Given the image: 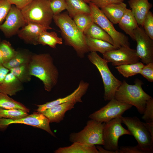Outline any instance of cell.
Instances as JSON below:
<instances>
[{"label": "cell", "instance_id": "cell-1", "mask_svg": "<svg viewBox=\"0 0 153 153\" xmlns=\"http://www.w3.org/2000/svg\"><path fill=\"white\" fill-rule=\"evenodd\" d=\"M29 68L31 75L42 82L46 91L50 92L57 84L59 72L49 54H32Z\"/></svg>", "mask_w": 153, "mask_h": 153}, {"label": "cell", "instance_id": "cell-2", "mask_svg": "<svg viewBox=\"0 0 153 153\" xmlns=\"http://www.w3.org/2000/svg\"><path fill=\"white\" fill-rule=\"evenodd\" d=\"M53 20L60 29L61 36L67 45L72 47L81 58L89 52L87 46L85 36L77 27L73 19L67 13L53 15Z\"/></svg>", "mask_w": 153, "mask_h": 153}, {"label": "cell", "instance_id": "cell-3", "mask_svg": "<svg viewBox=\"0 0 153 153\" xmlns=\"http://www.w3.org/2000/svg\"><path fill=\"white\" fill-rule=\"evenodd\" d=\"M134 83L129 84L123 80L116 92L114 98L134 106L139 113L143 114L147 101L152 98L143 90V83L141 80L136 78Z\"/></svg>", "mask_w": 153, "mask_h": 153}, {"label": "cell", "instance_id": "cell-4", "mask_svg": "<svg viewBox=\"0 0 153 153\" xmlns=\"http://www.w3.org/2000/svg\"><path fill=\"white\" fill-rule=\"evenodd\" d=\"M90 61L99 71L104 88V99L110 101L114 98L115 93L122 82L116 78L110 70L107 62L96 52H91L87 56Z\"/></svg>", "mask_w": 153, "mask_h": 153}, {"label": "cell", "instance_id": "cell-5", "mask_svg": "<svg viewBox=\"0 0 153 153\" xmlns=\"http://www.w3.org/2000/svg\"><path fill=\"white\" fill-rule=\"evenodd\" d=\"M21 10L26 24L48 26L53 20V14L48 0H33Z\"/></svg>", "mask_w": 153, "mask_h": 153}, {"label": "cell", "instance_id": "cell-6", "mask_svg": "<svg viewBox=\"0 0 153 153\" xmlns=\"http://www.w3.org/2000/svg\"><path fill=\"white\" fill-rule=\"evenodd\" d=\"M89 6L90 9V14L93 22L97 25L112 38L113 45L118 49L122 47H130L129 39L124 33L117 31L113 24L105 16L99 8L90 2Z\"/></svg>", "mask_w": 153, "mask_h": 153}, {"label": "cell", "instance_id": "cell-7", "mask_svg": "<svg viewBox=\"0 0 153 153\" xmlns=\"http://www.w3.org/2000/svg\"><path fill=\"white\" fill-rule=\"evenodd\" d=\"M104 124L91 119L87 122L86 126L82 130L70 135L69 141L72 143L78 142L90 145H103Z\"/></svg>", "mask_w": 153, "mask_h": 153}, {"label": "cell", "instance_id": "cell-8", "mask_svg": "<svg viewBox=\"0 0 153 153\" xmlns=\"http://www.w3.org/2000/svg\"><path fill=\"white\" fill-rule=\"evenodd\" d=\"M122 123L127 127L137 141V145L146 153L153 152V139L146 129L143 122L137 116L121 117Z\"/></svg>", "mask_w": 153, "mask_h": 153}, {"label": "cell", "instance_id": "cell-9", "mask_svg": "<svg viewBox=\"0 0 153 153\" xmlns=\"http://www.w3.org/2000/svg\"><path fill=\"white\" fill-rule=\"evenodd\" d=\"M122 116L104 123L103 132V148L105 149L117 153L119 149V138L125 135H131L130 132L122 125Z\"/></svg>", "mask_w": 153, "mask_h": 153}, {"label": "cell", "instance_id": "cell-10", "mask_svg": "<svg viewBox=\"0 0 153 153\" xmlns=\"http://www.w3.org/2000/svg\"><path fill=\"white\" fill-rule=\"evenodd\" d=\"M132 106L114 98L110 100L106 105L90 114L89 117L101 123H105L122 116L125 112Z\"/></svg>", "mask_w": 153, "mask_h": 153}, {"label": "cell", "instance_id": "cell-11", "mask_svg": "<svg viewBox=\"0 0 153 153\" xmlns=\"http://www.w3.org/2000/svg\"><path fill=\"white\" fill-rule=\"evenodd\" d=\"M49 120L42 113L34 112L26 116L19 119H0V130L6 129L11 124H21L27 125L43 129L52 136L56 137L55 134L51 130Z\"/></svg>", "mask_w": 153, "mask_h": 153}, {"label": "cell", "instance_id": "cell-12", "mask_svg": "<svg viewBox=\"0 0 153 153\" xmlns=\"http://www.w3.org/2000/svg\"><path fill=\"white\" fill-rule=\"evenodd\" d=\"M137 42L136 53L143 63L153 62V40L146 33L143 27L138 26L133 32Z\"/></svg>", "mask_w": 153, "mask_h": 153}, {"label": "cell", "instance_id": "cell-13", "mask_svg": "<svg viewBox=\"0 0 153 153\" xmlns=\"http://www.w3.org/2000/svg\"><path fill=\"white\" fill-rule=\"evenodd\" d=\"M26 24L21 9L12 5L5 21L0 26V29L6 37L9 38L17 34Z\"/></svg>", "mask_w": 153, "mask_h": 153}, {"label": "cell", "instance_id": "cell-14", "mask_svg": "<svg viewBox=\"0 0 153 153\" xmlns=\"http://www.w3.org/2000/svg\"><path fill=\"white\" fill-rule=\"evenodd\" d=\"M107 62H111L114 66L135 63L139 62L140 58L135 49L130 47H122L108 51L103 54Z\"/></svg>", "mask_w": 153, "mask_h": 153}, {"label": "cell", "instance_id": "cell-15", "mask_svg": "<svg viewBox=\"0 0 153 153\" xmlns=\"http://www.w3.org/2000/svg\"><path fill=\"white\" fill-rule=\"evenodd\" d=\"M89 86L88 83L81 80L77 88L70 95L44 104L37 105L38 108L35 110L41 112L54 106L64 103L72 102L76 104L77 103H82V98L86 93Z\"/></svg>", "mask_w": 153, "mask_h": 153}, {"label": "cell", "instance_id": "cell-16", "mask_svg": "<svg viewBox=\"0 0 153 153\" xmlns=\"http://www.w3.org/2000/svg\"><path fill=\"white\" fill-rule=\"evenodd\" d=\"M51 29L52 28L50 26L30 23L27 24L21 28L17 34L20 38L26 43L37 45L40 35L44 31Z\"/></svg>", "mask_w": 153, "mask_h": 153}, {"label": "cell", "instance_id": "cell-17", "mask_svg": "<svg viewBox=\"0 0 153 153\" xmlns=\"http://www.w3.org/2000/svg\"><path fill=\"white\" fill-rule=\"evenodd\" d=\"M75 103L67 102L60 104L41 112L49 120L50 123H59L64 118L65 113L74 108Z\"/></svg>", "mask_w": 153, "mask_h": 153}, {"label": "cell", "instance_id": "cell-18", "mask_svg": "<svg viewBox=\"0 0 153 153\" xmlns=\"http://www.w3.org/2000/svg\"><path fill=\"white\" fill-rule=\"evenodd\" d=\"M128 2L138 25L143 27L144 19L152 7V4L148 0H129Z\"/></svg>", "mask_w": 153, "mask_h": 153}, {"label": "cell", "instance_id": "cell-19", "mask_svg": "<svg viewBox=\"0 0 153 153\" xmlns=\"http://www.w3.org/2000/svg\"><path fill=\"white\" fill-rule=\"evenodd\" d=\"M126 4L123 2L113 3L101 8L107 18L113 24H116L127 9Z\"/></svg>", "mask_w": 153, "mask_h": 153}, {"label": "cell", "instance_id": "cell-20", "mask_svg": "<svg viewBox=\"0 0 153 153\" xmlns=\"http://www.w3.org/2000/svg\"><path fill=\"white\" fill-rule=\"evenodd\" d=\"M23 89L22 83L10 72L0 85V92L12 96L15 95Z\"/></svg>", "mask_w": 153, "mask_h": 153}, {"label": "cell", "instance_id": "cell-21", "mask_svg": "<svg viewBox=\"0 0 153 153\" xmlns=\"http://www.w3.org/2000/svg\"><path fill=\"white\" fill-rule=\"evenodd\" d=\"M118 24L120 29L135 41L133 32L139 25L131 10L127 9Z\"/></svg>", "mask_w": 153, "mask_h": 153}, {"label": "cell", "instance_id": "cell-22", "mask_svg": "<svg viewBox=\"0 0 153 153\" xmlns=\"http://www.w3.org/2000/svg\"><path fill=\"white\" fill-rule=\"evenodd\" d=\"M55 153H99L95 145L75 142L70 146L60 147Z\"/></svg>", "mask_w": 153, "mask_h": 153}, {"label": "cell", "instance_id": "cell-23", "mask_svg": "<svg viewBox=\"0 0 153 153\" xmlns=\"http://www.w3.org/2000/svg\"><path fill=\"white\" fill-rule=\"evenodd\" d=\"M32 55V54L26 50H17L15 56L9 60L4 62L3 65L9 69L23 65L29 63Z\"/></svg>", "mask_w": 153, "mask_h": 153}, {"label": "cell", "instance_id": "cell-24", "mask_svg": "<svg viewBox=\"0 0 153 153\" xmlns=\"http://www.w3.org/2000/svg\"><path fill=\"white\" fill-rule=\"evenodd\" d=\"M69 15L73 18L77 15L90 14V9L88 5L83 0H65Z\"/></svg>", "mask_w": 153, "mask_h": 153}, {"label": "cell", "instance_id": "cell-25", "mask_svg": "<svg viewBox=\"0 0 153 153\" xmlns=\"http://www.w3.org/2000/svg\"><path fill=\"white\" fill-rule=\"evenodd\" d=\"M85 39L86 44L89 52H97L103 54L108 51L117 49L113 45L105 41L86 36Z\"/></svg>", "mask_w": 153, "mask_h": 153}, {"label": "cell", "instance_id": "cell-26", "mask_svg": "<svg viewBox=\"0 0 153 153\" xmlns=\"http://www.w3.org/2000/svg\"><path fill=\"white\" fill-rule=\"evenodd\" d=\"M86 36L107 42L113 45V41L110 36L103 29L94 22L84 30Z\"/></svg>", "mask_w": 153, "mask_h": 153}, {"label": "cell", "instance_id": "cell-27", "mask_svg": "<svg viewBox=\"0 0 153 153\" xmlns=\"http://www.w3.org/2000/svg\"><path fill=\"white\" fill-rule=\"evenodd\" d=\"M62 40V38L58 37L56 32H48L46 31L40 35L37 42L38 44L48 45L51 48H55L57 44H63Z\"/></svg>", "mask_w": 153, "mask_h": 153}, {"label": "cell", "instance_id": "cell-28", "mask_svg": "<svg viewBox=\"0 0 153 153\" xmlns=\"http://www.w3.org/2000/svg\"><path fill=\"white\" fill-rule=\"evenodd\" d=\"M143 63L140 62L132 63L121 65L115 67L120 74L126 78L140 74L143 67Z\"/></svg>", "mask_w": 153, "mask_h": 153}, {"label": "cell", "instance_id": "cell-29", "mask_svg": "<svg viewBox=\"0 0 153 153\" xmlns=\"http://www.w3.org/2000/svg\"><path fill=\"white\" fill-rule=\"evenodd\" d=\"M0 109H18L29 112V110L22 103L10 97L8 95L0 92Z\"/></svg>", "mask_w": 153, "mask_h": 153}, {"label": "cell", "instance_id": "cell-30", "mask_svg": "<svg viewBox=\"0 0 153 153\" xmlns=\"http://www.w3.org/2000/svg\"><path fill=\"white\" fill-rule=\"evenodd\" d=\"M29 64L23 65L9 69L12 73L21 82H27L30 81L32 76L30 74Z\"/></svg>", "mask_w": 153, "mask_h": 153}, {"label": "cell", "instance_id": "cell-31", "mask_svg": "<svg viewBox=\"0 0 153 153\" xmlns=\"http://www.w3.org/2000/svg\"><path fill=\"white\" fill-rule=\"evenodd\" d=\"M28 113L21 109H0V119H19L26 116L28 115Z\"/></svg>", "mask_w": 153, "mask_h": 153}, {"label": "cell", "instance_id": "cell-32", "mask_svg": "<svg viewBox=\"0 0 153 153\" xmlns=\"http://www.w3.org/2000/svg\"><path fill=\"white\" fill-rule=\"evenodd\" d=\"M73 19L77 27L83 33L93 22L89 14H78L75 16Z\"/></svg>", "mask_w": 153, "mask_h": 153}, {"label": "cell", "instance_id": "cell-33", "mask_svg": "<svg viewBox=\"0 0 153 153\" xmlns=\"http://www.w3.org/2000/svg\"><path fill=\"white\" fill-rule=\"evenodd\" d=\"M0 47L4 63L11 59L17 53V50L12 47L11 43L6 40L1 41Z\"/></svg>", "mask_w": 153, "mask_h": 153}, {"label": "cell", "instance_id": "cell-34", "mask_svg": "<svg viewBox=\"0 0 153 153\" xmlns=\"http://www.w3.org/2000/svg\"><path fill=\"white\" fill-rule=\"evenodd\" d=\"M143 27L147 35L153 40V14L150 11L144 19Z\"/></svg>", "mask_w": 153, "mask_h": 153}, {"label": "cell", "instance_id": "cell-35", "mask_svg": "<svg viewBox=\"0 0 153 153\" xmlns=\"http://www.w3.org/2000/svg\"><path fill=\"white\" fill-rule=\"evenodd\" d=\"M51 9L53 15H57L65 9L67 4L65 0H52L50 1Z\"/></svg>", "mask_w": 153, "mask_h": 153}, {"label": "cell", "instance_id": "cell-36", "mask_svg": "<svg viewBox=\"0 0 153 153\" xmlns=\"http://www.w3.org/2000/svg\"><path fill=\"white\" fill-rule=\"evenodd\" d=\"M142 117L146 122H153V99L148 100L146 102L145 110Z\"/></svg>", "mask_w": 153, "mask_h": 153}, {"label": "cell", "instance_id": "cell-37", "mask_svg": "<svg viewBox=\"0 0 153 153\" xmlns=\"http://www.w3.org/2000/svg\"><path fill=\"white\" fill-rule=\"evenodd\" d=\"M12 5L8 0H0V26L5 21Z\"/></svg>", "mask_w": 153, "mask_h": 153}, {"label": "cell", "instance_id": "cell-38", "mask_svg": "<svg viewBox=\"0 0 153 153\" xmlns=\"http://www.w3.org/2000/svg\"><path fill=\"white\" fill-rule=\"evenodd\" d=\"M140 74L150 82L153 81V62H150L144 65Z\"/></svg>", "mask_w": 153, "mask_h": 153}, {"label": "cell", "instance_id": "cell-39", "mask_svg": "<svg viewBox=\"0 0 153 153\" xmlns=\"http://www.w3.org/2000/svg\"><path fill=\"white\" fill-rule=\"evenodd\" d=\"M117 153H146L138 145L135 146H121L117 151Z\"/></svg>", "mask_w": 153, "mask_h": 153}, {"label": "cell", "instance_id": "cell-40", "mask_svg": "<svg viewBox=\"0 0 153 153\" xmlns=\"http://www.w3.org/2000/svg\"><path fill=\"white\" fill-rule=\"evenodd\" d=\"M124 0H91L90 2L99 8H101L108 5L123 2Z\"/></svg>", "mask_w": 153, "mask_h": 153}, {"label": "cell", "instance_id": "cell-41", "mask_svg": "<svg viewBox=\"0 0 153 153\" xmlns=\"http://www.w3.org/2000/svg\"><path fill=\"white\" fill-rule=\"evenodd\" d=\"M33 0H8L12 5L15 6L17 8L21 9L26 6Z\"/></svg>", "mask_w": 153, "mask_h": 153}, {"label": "cell", "instance_id": "cell-42", "mask_svg": "<svg viewBox=\"0 0 153 153\" xmlns=\"http://www.w3.org/2000/svg\"><path fill=\"white\" fill-rule=\"evenodd\" d=\"M9 71V69L5 67L2 64H0V85Z\"/></svg>", "mask_w": 153, "mask_h": 153}, {"label": "cell", "instance_id": "cell-43", "mask_svg": "<svg viewBox=\"0 0 153 153\" xmlns=\"http://www.w3.org/2000/svg\"><path fill=\"white\" fill-rule=\"evenodd\" d=\"M143 122L146 129L150 132L152 138L153 139V122Z\"/></svg>", "mask_w": 153, "mask_h": 153}, {"label": "cell", "instance_id": "cell-44", "mask_svg": "<svg viewBox=\"0 0 153 153\" xmlns=\"http://www.w3.org/2000/svg\"><path fill=\"white\" fill-rule=\"evenodd\" d=\"M96 148L99 151V153H116V152H115L106 150L99 146H97Z\"/></svg>", "mask_w": 153, "mask_h": 153}, {"label": "cell", "instance_id": "cell-45", "mask_svg": "<svg viewBox=\"0 0 153 153\" xmlns=\"http://www.w3.org/2000/svg\"><path fill=\"white\" fill-rule=\"evenodd\" d=\"M1 41H0V42ZM3 63L4 61L0 47V64L3 65Z\"/></svg>", "mask_w": 153, "mask_h": 153}, {"label": "cell", "instance_id": "cell-46", "mask_svg": "<svg viewBox=\"0 0 153 153\" xmlns=\"http://www.w3.org/2000/svg\"><path fill=\"white\" fill-rule=\"evenodd\" d=\"M85 2L87 3H90L91 1V0H83Z\"/></svg>", "mask_w": 153, "mask_h": 153}, {"label": "cell", "instance_id": "cell-47", "mask_svg": "<svg viewBox=\"0 0 153 153\" xmlns=\"http://www.w3.org/2000/svg\"><path fill=\"white\" fill-rule=\"evenodd\" d=\"M48 0L49 1H52V0Z\"/></svg>", "mask_w": 153, "mask_h": 153}, {"label": "cell", "instance_id": "cell-48", "mask_svg": "<svg viewBox=\"0 0 153 153\" xmlns=\"http://www.w3.org/2000/svg\"><path fill=\"white\" fill-rule=\"evenodd\" d=\"M0 41H1V39H0Z\"/></svg>", "mask_w": 153, "mask_h": 153}]
</instances>
